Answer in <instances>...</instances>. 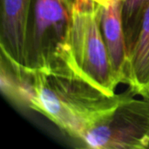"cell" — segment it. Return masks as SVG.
<instances>
[{
    "instance_id": "6da1fadb",
    "label": "cell",
    "mask_w": 149,
    "mask_h": 149,
    "mask_svg": "<svg viewBox=\"0 0 149 149\" xmlns=\"http://www.w3.org/2000/svg\"><path fill=\"white\" fill-rule=\"evenodd\" d=\"M31 70L34 86L31 109L79 141L111 113L126 95V93L107 94L79 73L63 57Z\"/></svg>"
},
{
    "instance_id": "7a4b0ae2",
    "label": "cell",
    "mask_w": 149,
    "mask_h": 149,
    "mask_svg": "<svg viewBox=\"0 0 149 149\" xmlns=\"http://www.w3.org/2000/svg\"><path fill=\"white\" fill-rule=\"evenodd\" d=\"M100 3L74 0L63 57L79 73L108 95L121 83L112 65L100 24Z\"/></svg>"
},
{
    "instance_id": "3957f363",
    "label": "cell",
    "mask_w": 149,
    "mask_h": 149,
    "mask_svg": "<svg viewBox=\"0 0 149 149\" xmlns=\"http://www.w3.org/2000/svg\"><path fill=\"white\" fill-rule=\"evenodd\" d=\"M73 3L68 0H31L25 45V65L38 69L65 52Z\"/></svg>"
},
{
    "instance_id": "277c9868",
    "label": "cell",
    "mask_w": 149,
    "mask_h": 149,
    "mask_svg": "<svg viewBox=\"0 0 149 149\" xmlns=\"http://www.w3.org/2000/svg\"><path fill=\"white\" fill-rule=\"evenodd\" d=\"M128 89L117 107L84 135L94 149H145L149 146V100H136Z\"/></svg>"
},
{
    "instance_id": "5b68a950",
    "label": "cell",
    "mask_w": 149,
    "mask_h": 149,
    "mask_svg": "<svg viewBox=\"0 0 149 149\" xmlns=\"http://www.w3.org/2000/svg\"><path fill=\"white\" fill-rule=\"evenodd\" d=\"M31 0H2L1 52L13 61L25 65V45Z\"/></svg>"
},
{
    "instance_id": "8992f818",
    "label": "cell",
    "mask_w": 149,
    "mask_h": 149,
    "mask_svg": "<svg viewBox=\"0 0 149 149\" xmlns=\"http://www.w3.org/2000/svg\"><path fill=\"white\" fill-rule=\"evenodd\" d=\"M123 0L100 5V24L112 65L121 83H127L128 54L122 19Z\"/></svg>"
},
{
    "instance_id": "52a82bcc",
    "label": "cell",
    "mask_w": 149,
    "mask_h": 149,
    "mask_svg": "<svg viewBox=\"0 0 149 149\" xmlns=\"http://www.w3.org/2000/svg\"><path fill=\"white\" fill-rule=\"evenodd\" d=\"M0 86L2 93L16 105L31 109L34 86L31 70L1 52Z\"/></svg>"
},
{
    "instance_id": "ba28073f",
    "label": "cell",
    "mask_w": 149,
    "mask_h": 149,
    "mask_svg": "<svg viewBox=\"0 0 149 149\" xmlns=\"http://www.w3.org/2000/svg\"><path fill=\"white\" fill-rule=\"evenodd\" d=\"M127 84L134 93L149 100V5L129 55Z\"/></svg>"
},
{
    "instance_id": "9c48e42d",
    "label": "cell",
    "mask_w": 149,
    "mask_h": 149,
    "mask_svg": "<svg viewBox=\"0 0 149 149\" xmlns=\"http://www.w3.org/2000/svg\"><path fill=\"white\" fill-rule=\"evenodd\" d=\"M148 5L149 0H123L122 19L128 55L136 42Z\"/></svg>"
},
{
    "instance_id": "30bf717a",
    "label": "cell",
    "mask_w": 149,
    "mask_h": 149,
    "mask_svg": "<svg viewBox=\"0 0 149 149\" xmlns=\"http://www.w3.org/2000/svg\"><path fill=\"white\" fill-rule=\"evenodd\" d=\"M93 1H94V2H96V3H98L101 4V5H106L110 2V0H93Z\"/></svg>"
},
{
    "instance_id": "8fae6325",
    "label": "cell",
    "mask_w": 149,
    "mask_h": 149,
    "mask_svg": "<svg viewBox=\"0 0 149 149\" xmlns=\"http://www.w3.org/2000/svg\"><path fill=\"white\" fill-rule=\"evenodd\" d=\"M148 148H149V146H148Z\"/></svg>"
}]
</instances>
